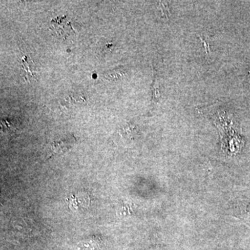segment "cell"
Returning a JSON list of instances; mask_svg holds the SVG:
<instances>
[{
    "label": "cell",
    "instance_id": "cell-1",
    "mask_svg": "<svg viewBox=\"0 0 250 250\" xmlns=\"http://www.w3.org/2000/svg\"><path fill=\"white\" fill-rule=\"evenodd\" d=\"M76 22H73L70 19H67L66 16L62 18H58L52 21L51 29L55 30L56 33L60 37H67L71 33H75L77 31L75 24Z\"/></svg>",
    "mask_w": 250,
    "mask_h": 250
},
{
    "label": "cell",
    "instance_id": "cell-2",
    "mask_svg": "<svg viewBox=\"0 0 250 250\" xmlns=\"http://www.w3.org/2000/svg\"><path fill=\"white\" fill-rule=\"evenodd\" d=\"M76 143V139L72 135H65L62 138L54 140L51 145V156L66 152L71 149Z\"/></svg>",
    "mask_w": 250,
    "mask_h": 250
},
{
    "label": "cell",
    "instance_id": "cell-3",
    "mask_svg": "<svg viewBox=\"0 0 250 250\" xmlns=\"http://www.w3.org/2000/svg\"><path fill=\"white\" fill-rule=\"evenodd\" d=\"M22 56H21V65L22 70L24 71V79L27 82H32L33 80H37V75H36V67L34 62L30 59V57L27 54H24L22 50H21Z\"/></svg>",
    "mask_w": 250,
    "mask_h": 250
},
{
    "label": "cell",
    "instance_id": "cell-4",
    "mask_svg": "<svg viewBox=\"0 0 250 250\" xmlns=\"http://www.w3.org/2000/svg\"><path fill=\"white\" fill-rule=\"evenodd\" d=\"M101 242L99 238H92L89 240H85L79 245V248L80 250H96L100 248Z\"/></svg>",
    "mask_w": 250,
    "mask_h": 250
},
{
    "label": "cell",
    "instance_id": "cell-5",
    "mask_svg": "<svg viewBox=\"0 0 250 250\" xmlns=\"http://www.w3.org/2000/svg\"><path fill=\"white\" fill-rule=\"evenodd\" d=\"M123 74L124 73L121 72V70H112V71L106 72V73L104 75V79L108 81L117 80V79L119 78V77L123 76Z\"/></svg>",
    "mask_w": 250,
    "mask_h": 250
},
{
    "label": "cell",
    "instance_id": "cell-6",
    "mask_svg": "<svg viewBox=\"0 0 250 250\" xmlns=\"http://www.w3.org/2000/svg\"><path fill=\"white\" fill-rule=\"evenodd\" d=\"M113 47V42H109V41H104L101 42V45L100 46V50L102 54H106L109 52L112 47Z\"/></svg>",
    "mask_w": 250,
    "mask_h": 250
}]
</instances>
